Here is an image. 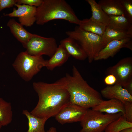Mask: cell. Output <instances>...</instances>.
Returning a JSON list of instances; mask_svg holds the SVG:
<instances>
[{"label": "cell", "instance_id": "1", "mask_svg": "<svg viewBox=\"0 0 132 132\" xmlns=\"http://www.w3.org/2000/svg\"><path fill=\"white\" fill-rule=\"evenodd\" d=\"M33 89L38 100L31 114L40 118L55 117L70 102V95L65 85L64 77L52 83L34 82Z\"/></svg>", "mask_w": 132, "mask_h": 132}, {"label": "cell", "instance_id": "2", "mask_svg": "<svg viewBox=\"0 0 132 132\" xmlns=\"http://www.w3.org/2000/svg\"><path fill=\"white\" fill-rule=\"evenodd\" d=\"M72 72V75L66 73L64 77L70 102L88 109L98 105L103 100L101 94L87 83L74 65Z\"/></svg>", "mask_w": 132, "mask_h": 132}, {"label": "cell", "instance_id": "3", "mask_svg": "<svg viewBox=\"0 0 132 132\" xmlns=\"http://www.w3.org/2000/svg\"><path fill=\"white\" fill-rule=\"evenodd\" d=\"M36 23L40 25L57 19L78 25L80 21L71 7L64 0H43L36 7Z\"/></svg>", "mask_w": 132, "mask_h": 132}, {"label": "cell", "instance_id": "4", "mask_svg": "<svg viewBox=\"0 0 132 132\" xmlns=\"http://www.w3.org/2000/svg\"><path fill=\"white\" fill-rule=\"evenodd\" d=\"M65 33L81 46L87 54L90 63L94 61L96 55L107 44L101 36L82 30L78 26H76L73 30L67 31Z\"/></svg>", "mask_w": 132, "mask_h": 132}, {"label": "cell", "instance_id": "5", "mask_svg": "<svg viewBox=\"0 0 132 132\" xmlns=\"http://www.w3.org/2000/svg\"><path fill=\"white\" fill-rule=\"evenodd\" d=\"M46 61L42 56H33L26 51L22 52L18 55L13 66L20 77L28 82L45 67Z\"/></svg>", "mask_w": 132, "mask_h": 132}, {"label": "cell", "instance_id": "6", "mask_svg": "<svg viewBox=\"0 0 132 132\" xmlns=\"http://www.w3.org/2000/svg\"><path fill=\"white\" fill-rule=\"evenodd\" d=\"M122 115L121 112L104 114L92 109H87L85 116L80 122L82 128L79 132H104L110 123Z\"/></svg>", "mask_w": 132, "mask_h": 132}, {"label": "cell", "instance_id": "7", "mask_svg": "<svg viewBox=\"0 0 132 132\" xmlns=\"http://www.w3.org/2000/svg\"><path fill=\"white\" fill-rule=\"evenodd\" d=\"M26 51L33 56H41L45 55L51 58L54 54L58 46L54 38L43 37L33 34L30 39L22 44Z\"/></svg>", "mask_w": 132, "mask_h": 132}, {"label": "cell", "instance_id": "8", "mask_svg": "<svg viewBox=\"0 0 132 132\" xmlns=\"http://www.w3.org/2000/svg\"><path fill=\"white\" fill-rule=\"evenodd\" d=\"M105 73L114 75L116 79L115 84L123 86L132 80V57L120 60L115 65L108 68Z\"/></svg>", "mask_w": 132, "mask_h": 132}, {"label": "cell", "instance_id": "9", "mask_svg": "<svg viewBox=\"0 0 132 132\" xmlns=\"http://www.w3.org/2000/svg\"><path fill=\"white\" fill-rule=\"evenodd\" d=\"M87 109L70 102L55 116V119L62 125L80 122L85 116Z\"/></svg>", "mask_w": 132, "mask_h": 132}, {"label": "cell", "instance_id": "10", "mask_svg": "<svg viewBox=\"0 0 132 132\" xmlns=\"http://www.w3.org/2000/svg\"><path fill=\"white\" fill-rule=\"evenodd\" d=\"M17 9L14 8L12 12L4 15L10 17H17L20 24L23 26L31 27L36 22V7L28 5L15 4Z\"/></svg>", "mask_w": 132, "mask_h": 132}, {"label": "cell", "instance_id": "11", "mask_svg": "<svg viewBox=\"0 0 132 132\" xmlns=\"http://www.w3.org/2000/svg\"><path fill=\"white\" fill-rule=\"evenodd\" d=\"M123 48L132 51V38L114 40L109 42L96 55L94 60H105L113 57L121 49Z\"/></svg>", "mask_w": 132, "mask_h": 132}, {"label": "cell", "instance_id": "12", "mask_svg": "<svg viewBox=\"0 0 132 132\" xmlns=\"http://www.w3.org/2000/svg\"><path fill=\"white\" fill-rule=\"evenodd\" d=\"M101 95L108 99H115L122 101L132 102V95L130 94L123 87L115 84L113 86H108L101 91Z\"/></svg>", "mask_w": 132, "mask_h": 132}, {"label": "cell", "instance_id": "13", "mask_svg": "<svg viewBox=\"0 0 132 132\" xmlns=\"http://www.w3.org/2000/svg\"><path fill=\"white\" fill-rule=\"evenodd\" d=\"M92 109L108 114H114L121 112L124 115L125 113L124 103L120 100L114 99L108 100H103Z\"/></svg>", "mask_w": 132, "mask_h": 132}, {"label": "cell", "instance_id": "14", "mask_svg": "<svg viewBox=\"0 0 132 132\" xmlns=\"http://www.w3.org/2000/svg\"><path fill=\"white\" fill-rule=\"evenodd\" d=\"M60 44L62 45L70 55L77 60L83 61L87 56L79 44L74 39L68 37L61 40Z\"/></svg>", "mask_w": 132, "mask_h": 132}, {"label": "cell", "instance_id": "15", "mask_svg": "<svg viewBox=\"0 0 132 132\" xmlns=\"http://www.w3.org/2000/svg\"><path fill=\"white\" fill-rule=\"evenodd\" d=\"M70 56L64 46L60 44L53 55L49 59L46 60L45 67L48 70L52 71L62 65Z\"/></svg>", "mask_w": 132, "mask_h": 132}, {"label": "cell", "instance_id": "16", "mask_svg": "<svg viewBox=\"0 0 132 132\" xmlns=\"http://www.w3.org/2000/svg\"><path fill=\"white\" fill-rule=\"evenodd\" d=\"M7 25L14 36L22 44L27 42L33 35L14 19H10Z\"/></svg>", "mask_w": 132, "mask_h": 132}, {"label": "cell", "instance_id": "17", "mask_svg": "<svg viewBox=\"0 0 132 132\" xmlns=\"http://www.w3.org/2000/svg\"><path fill=\"white\" fill-rule=\"evenodd\" d=\"M98 3L108 15L125 16L121 0H101Z\"/></svg>", "mask_w": 132, "mask_h": 132}, {"label": "cell", "instance_id": "18", "mask_svg": "<svg viewBox=\"0 0 132 132\" xmlns=\"http://www.w3.org/2000/svg\"><path fill=\"white\" fill-rule=\"evenodd\" d=\"M78 27L83 31L102 36L105 31L106 26L91 18L80 20Z\"/></svg>", "mask_w": 132, "mask_h": 132}, {"label": "cell", "instance_id": "19", "mask_svg": "<svg viewBox=\"0 0 132 132\" xmlns=\"http://www.w3.org/2000/svg\"><path fill=\"white\" fill-rule=\"evenodd\" d=\"M22 114L28 120V129L26 132H46L44 126L48 119L36 117L26 110H23Z\"/></svg>", "mask_w": 132, "mask_h": 132}, {"label": "cell", "instance_id": "20", "mask_svg": "<svg viewBox=\"0 0 132 132\" xmlns=\"http://www.w3.org/2000/svg\"><path fill=\"white\" fill-rule=\"evenodd\" d=\"M102 37L107 44L113 40L132 38V36L128 33L127 30L116 28L108 25L106 26L105 32Z\"/></svg>", "mask_w": 132, "mask_h": 132}, {"label": "cell", "instance_id": "21", "mask_svg": "<svg viewBox=\"0 0 132 132\" xmlns=\"http://www.w3.org/2000/svg\"><path fill=\"white\" fill-rule=\"evenodd\" d=\"M85 1L89 4L91 7L92 14L91 18L107 26L109 21L108 15L104 11L100 5L95 0Z\"/></svg>", "mask_w": 132, "mask_h": 132}, {"label": "cell", "instance_id": "22", "mask_svg": "<svg viewBox=\"0 0 132 132\" xmlns=\"http://www.w3.org/2000/svg\"><path fill=\"white\" fill-rule=\"evenodd\" d=\"M13 115L11 103L0 97V122L2 126H7L11 122Z\"/></svg>", "mask_w": 132, "mask_h": 132}, {"label": "cell", "instance_id": "23", "mask_svg": "<svg viewBox=\"0 0 132 132\" xmlns=\"http://www.w3.org/2000/svg\"><path fill=\"white\" fill-rule=\"evenodd\" d=\"M132 128V123L127 121L123 115L110 123L104 132H119L124 129Z\"/></svg>", "mask_w": 132, "mask_h": 132}, {"label": "cell", "instance_id": "24", "mask_svg": "<svg viewBox=\"0 0 132 132\" xmlns=\"http://www.w3.org/2000/svg\"><path fill=\"white\" fill-rule=\"evenodd\" d=\"M108 16L109 21L107 25L110 26L127 30L132 25V24L124 16L108 15Z\"/></svg>", "mask_w": 132, "mask_h": 132}, {"label": "cell", "instance_id": "25", "mask_svg": "<svg viewBox=\"0 0 132 132\" xmlns=\"http://www.w3.org/2000/svg\"><path fill=\"white\" fill-rule=\"evenodd\" d=\"M125 13V16L132 24V0H121Z\"/></svg>", "mask_w": 132, "mask_h": 132}, {"label": "cell", "instance_id": "26", "mask_svg": "<svg viewBox=\"0 0 132 132\" xmlns=\"http://www.w3.org/2000/svg\"><path fill=\"white\" fill-rule=\"evenodd\" d=\"M124 103L125 109L124 116L127 121L132 123V102L125 101Z\"/></svg>", "mask_w": 132, "mask_h": 132}, {"label": "cell", "instance_id": "27", "mask_svg": "<svg viewBox=\"0 0 132 132\" xmlns=\"http://www.w3.org/2000/svg\"><path fill=\"white\" fill-rule=\"evenodd\" d=\"M43 0H16V4L21 5L22 4L28 5L30 6H34L37 7L39 6Z\"/></svg>", "mask_w": 132, "mask_h": 132}, {"label": "cell", "instance_id": "28", "mask_svg": "<svg viewBox=\"0 0 132 132\" xmlns=\"http://www.w3.org/2000/svg\"><path fill=\"white\" fill-rule=\"evenodd\" d=\"M16 4V0H0V11L5 8L12 7Z\"/></svg>", "mask_w": 132, "mask_h": 132}, {"label": "cell", "instance_id": "29", "mask_svg": "<svg viewBox=\"0 0 132 132\" xmlns=\"http://www.w3.org/2000/svg\"><path fill=\"white\" fill-rule=\"evenodd\" d=\"M116 81V79L115 77L112 74L108 75L104 79L105 83L106 85L110 86L115 84Z\"/></svg>", "mask_w": 132, "mask_h": 132}, {"label": "cell", "instance_id": "30", "mask_svg": "<svg viewBox=\"0 0 132 132\" xmlns=\"http://www.w3.org/2000/svg\"><path fill=\"white\" fill-rule=\"evenodd\" d=\"M123 87L130 94L132 95V80Z\"/></svg>", "mask_w": 132, "mask_h": 132}, {"label": "cell", "instance_id": "31", "mask_svg": "<svg viewBox=\"0 0 132 132\" xmlns=\"http://www.w3.org/2000/svg\"><path fill=\"white\" fill-rule=\"evenodd\" d=\"M47 132H57L56 128L52 127L47 131Z\"/></svg>", "mask_w": 132, "mask_h": 132}, {"label": "cell", "instance_id": "32", "mask_svg": "<svg viewBox=\"0 0 132 132\" xmlns=\"http://www.w3.org/2000/svg\"><path fill=\"white\" fill-rule=\"evenodd\" d=\"M119 132H132V128H126Z\"/></svg>", "mask_w": 132, "mask_h": 132}, {"label": "cell", "instance_id": "33", "mask_svg": "<svg viewBox=\"0 0 132 132\" xmlns=\"http://www.w3.org/2000/svg\"><path fill=\"white\" fill-rule=\"evenodd\" d=\"M2 126L1 125V122H0V130L1 129V128L2 127Z\"/></svg>", "mask_w": 132, "mask_h": 132}]
</instances>
